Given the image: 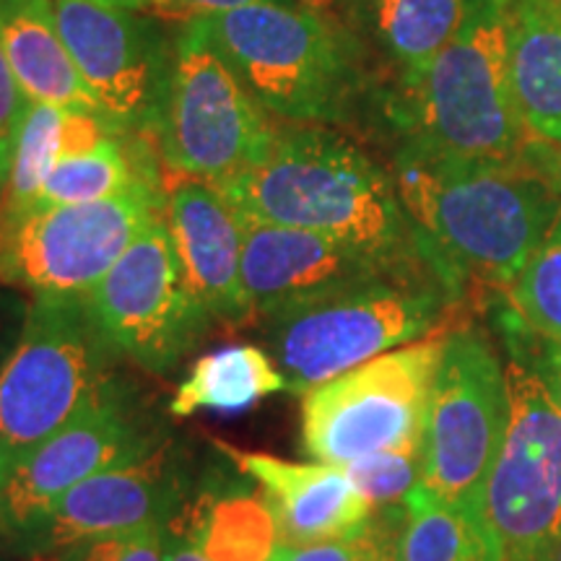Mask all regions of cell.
Wrapping results in <instances>:
<instances>
[{
  "mask_svg": "<svg viewBox=\"0 0 561 561\" xmlns=\"http://www.w3.org/2000/svg\"><path fill=\"white\" fill-rule=\"evenodd\" d=\"M107 121L100 115L26 102L3 182L0 221L24 216L53 167L68 153L100 144L102 138H107Z\"/></svg>",
  "mask_w": 561,
  "mask_h": 561,
  "instance_id": "22",
  "label": "cell"
},
{
  "mask_svg": "<svg viewBox=\"0 0 561 561\" xmlns=\"http://www.w3.org/2000/svg\"><path fill=\"white\" fill-rule=\"evenodd\" d=\"M167 525L87 538L37 561H164Z\"/></svg>",
  "mask_w": 561,
  "mask_h": 561,
  "instance_id": "30",
  "label": "cell"
},
{
  "mask_svg": "<svg viewBox=\"0 0 561 561\" xmlns=\"http://www.w3.org/2000/svg\"><path fill=\"white\" fill-rule=\"evenodd\" d=\"M138 180L140 174L133 170L128 153L115 138L107 136L91 149L62 157L42 182L32 208L81 206V203L107 201L130 191Z\"/></svg>",
  "mask_w": 561,
  "mask_h": 561,
  "instance_id": "26",
  "label": "cell"
},
{
  "mask_svg": "<svg viewBox=\"0 0 561 561\" xmlns=\"http://www.w3.org/2000/svg\"><path fill=\"white\" fill-rule=\"evenodd\" d=\"M510 0H462V19L426 73L403 91L411 144L510 159L533 144L517 112L507 53Z\"/></svg>",
  "mask_w": 561,
  "mask_h": 561,
  "instance_id": "5",
  "label": "cell"
},
{
  "mask_svg": "<svg viewBox=\"0 0 561 561\" xmlns=\"http://www.w3.org/2000/svg\"><path fill=\"white\" fill-rule=\"evenodd\" d=\"M549 561H561V536H559V541H557V546H553V551H551V557H549Z\"/></svg>",
  "mask_w": 561,
  "mask_h": 561,
  "instance_id": "38",
  "label": "cell"
},
{
  "mask_svg": "<svg viewBox=\"0 0 561 561\" xmlns=\"http://www.w3.org/2000/svg\"><path fill=\"white\" fill-rule=\"evenodd\" d=\"M161 206L151 182L140 178L115 198L32 208L0 221V284L34 297H87L159 219Z\"/></svg>",
  "mask_w": 561,
  "mask_h": 561,
  "instance_id": "11",
  "label": "cell"
},
{
  "mask_svg": "<svg viewBox=\"0 0 561 561\" xmlns=\"http://www.w3.org/2000/svg\"><path fill=\"white\" fill-rule=\"evenodd\" d=\"M541 153L546 161V170H549L553 185L561 193V144H546L541 140Z\"/></svg>",
  "mask_w": 561,
  "mask_h": 561,
  "instance_id": "36",
  "label": "cell"
},
{
  "mask_svg": "<svg viewBox=\"0 0 561 561\" xmlns=\"http://www.w3.org/2000/svg\"><path fill=\"white\" fill-rule=\"evenodd\" d=\"M261 3H297V0H157V9L153 13L170 19H203V16H216V13H229L237 9H248V5H261Z\"/></svg>",
  "mask_w": 561,
  "mask_h": 561,
  "instance_id": "32",
  "label": "cell"
},
{
  "mask_svg": "<svg viewBox=\"0 0 561 561\" xmlns=\"http://www.w3.org/2000/svg\"><path fill=\"white\" fill-rule=\"evenodd\" d=\"M193 489L191 460L178 439L167 437L138 460L91 476L62 494L11 553L37 561L87 538L170 525Z\"/></svg>",
  "mask_w": 561,
  "mask_h": 561,
  "instance_id": "14",
  "label": "cell"
},
{
  "mask_svg": "<svg viewBox=\"0 0 561 561\" xmlns=\"http://www.w3.org/2000/svg\"><path fill=\"white\" fill-rule=\"evenodd\" d=\"M462 19V0H375V26L398 70L403 91L411 89Z\"/></svg>",
  "mask_w": 561,
  "mask_h": 561,
  "instance_id": "25",
  "label": "cell"
},
{
  "mask_svg": "<svg viewBox=\"0 0 561 561\" xmlns=\"http://www.w3.org/2000/svg\"><path fill=\"white\" fill-rule=\"evenodd\" d=\"M462 289L439 271L343 280L265 314V351L286 390L305 396L375 356L458 328Z\"/></svg>",
  "mask_w": 561,
  "mask_h": 561,
  "instance_id": "3",
  "label": "cell"
},
{
  "mask_svg": "<svg viewBox=\"0 0 561 561\" xmlns=\"http://www.w3.org/2000/svg\"><path fill=\"white\" fill-rule=\"evenodd\" d=\"M167 528L187 538L208 561H271L280 546L276 517L261 489L221 481V476L195 483Z\"/></svg>",
  "mask_w": 561,
  "mask_h": 561,
  "instance_id": "20",
  "label": "cell"
},
{
  "mask_svg": "<svg viewBox=\"0 0 561 561\" xmlns=\"http://www.w3.org/2000/svg\"><path fill=\"white\" fill-rule=\"evenodd\" d=\"M507 294L525 328L561 343V214Z\"/></svg>",
  "mask_w": 561,
  "mask_h": 561,
  "instance_id": "27",
  "label": "cell"
},
{
  "mask_svg": "<svg viewBox=\"0 0 561 561\" xmlns=\"http://www.w3.org/2000/svg\"><path fill=\"white\" fill-rule=\"evenodd\" d=\"M504 367L512 413L481 512L502 561H549L561 536V401L512 341Z\"/></svg>",
  "mask_w": 561,
  "mask_h": 561,
  "instance_id": "8",
  "label": "cell"
},
{
  "mask_svg": "<svg viewBox=\"0 0 561 561\" xmlns=\"http://www.w3.org/2000/svg\"><path fill=\"white\" fill-rule=\"evenodd\" d=\"M83 299L112 348L151 375H170L214 320L187 284L164 216Z\"/></svg>",
  "mask_w": 561,
  "mask_h": 561,
  "instance_id": "13",
  "label": "cell"
},
{
  "mask_svg": "<svg viewBox=\"0 0 561 561\" xmlns=\"http://www.w3.org/2000/svg\"><path fill=\"white\" fill-rule=\"evenodd\" d=\"M549 356H546V367H541L546 371V377H549L553 392H557V398L561 401V343H553L549 341Z\"/></svg>",
  "mask_w": 561,
  "mask_h": 561,
  "instance_id": "35",
  "label": "cell"
},
{
  "mask_svg": "<svg viewBox=\"0 0 561 561\" xmlns=\"http://www.w3.org/2000/svg\"><path fill=\"white\" fill-rule=\"evenodd\" d=\"M0 47L26 102L102 117L60 37L53 0H0Z\"/></svg>",
  "mask_w": 561,
  "mask_h": 561,
  "instance_id": "19",
  "label": "cell"
},
{
  "mask_svg": "<svg viewBox=\"0 0 561 561\" xmlns=\"http://www.w3.org/2000/svg\"><path fill=\"white\" fill-rule=\"evenodd\" d=\"M359 494L375 510L398 507L411 496V491L421 483L424 468V450H396L377 453L369 458H359L341 466Z\"/></svg>",
  "mask_w": 561,
  "mask_h": 561,
  "instance_id": "29",
  "label": "cell"
},
{
  "mask_svg": "<svg viewBox=\"0 0 561 561\" xmlns=\"http://www.w3.org/2000/svg\"><path fill=\"white\" fill-rule=\"evenodd\" d=\"M58 32L83 87L115 128L140 125L157 96L153 47L133 11L94 0H53Z\"/></svg>",
  "mask_w": 561,
  "mask_h": 561,
  "instance_id": "15",
  "label": "cell"
},
{
  "mask_svg": "<svg viewBox=\"0 0 561 561\" xmlns=\"http://www.w3.org/2000/svg\"><path fill=\"white\" fill-rule=\"evenodd\" d=\"M403 504L375 510L369 525L348 538L307 546H278L271 561H398Z\"/></svg>",
  "mask_w": 561,
  "mask_h": 561,
  "instance_id": "28",
  "label": "cell"
},
{
  "mask_svg": "<svg viewBox=\"0 0 561 561\" xmlns=\"http://www.w3.org/2000/svg\"><path fill=\"white\" fill-rule=\"evenodd\" d=\"M390 172L413 224L462 284L507 289L561 214L541 140L510 159L453 157L409 140Z\"/></svg>",
  "mask_w": 561,
  "mask_h": 561,
  "instance_id": "2",
  "label": "cell"
},
{
  "mask_svg": "<svg viewBox=\"0 0 561 561\" xmlns=\"http://www.w3.org/2000/svg\"><path fill=\"white\" fill-rule=\"evenodd\" d=\"M26 110V96L21 94L13 70L5 60L3 47H0V180L5 182V172H9L11 149L16 140V130L21 117Z\"/></svg>",
  "mask_w": 561,
  "mask_h": 561,
  "instance_id": "31",
  "label": "cell"
},
{
  "mask_svg": "<svg viewBox=\"0 0 561 561\" xmlns=\"http://www.w3.org/2000/svg\"><path fill=\"white\" fill-rule=\"evenodd\" d=\"M237 214L244 231L242 286L252 320L257 322L294 299L343 280L367 278L375 273H403L318 231L280 227L242 210Z\"/></svg>",
  "mask_w": 561,
  "mask_h": 561,
  "instance_id": "16",
  "label": "cell"
},
{
  "mask_svg": "<svg viewBox=\"0 0 561 561\" xmlns=\"http://www.w3.org/2000/svg\"><path fill=\"white\" fill-rule=\"evenodd\" d=\"M280 390L286 380L268 351L250 343L224 346L193 364L170 401V416L185 419L201 409L237 413Z\"/></svg>",
  "mask_w": 561,
  "mask_h": 561,
  "instance_id": "23",
  "label": "cell"
},
{
  "mask_svg": "<svg viewBox=\"0 0 561 561\" xmlns=\"http://www.w3.org/2000/svg\"><path fill=\"white\" fill-rule=\"evenodd\" d=\"M164 421L128 382L0 471V546L24 541L62 494L164 442Z\"/></svg>",
  "mask_w": 561,
  "mask_h": 561,
  "instance_id": "12",
  "label": "cell"
},
{
  "mask_svg": "<svg viewBox=\"0 0 561 561\" xmlns=\"http://www.w3.org/2000/svg\"><path fill=\"white\" fill-rule=\"evenodd\" d=\"M164 561H208L203 553L195 549V546L187 541V538L178 536L167 528V549H164Z\"/></svg>",
  "mask_w": 561,
  "mask_h": 561,
  "instance_id": "34",
  "label": "cell"
},
{
  "mask_svg": "<svg viewBox=\"0 0 561 561\" xmlns=\"http://www.w3.org/2000/svg\"><path fill=\"white\" fill-rule=\"evenodd\" d=\"M510 413L502 356L479 328H453L426 405L421 489L445 502L481 504Z\"/></svg>",
  "mask_w": 561,
  "mask_h": 561,
  "instance_id": "10",
  "label": "cell"
},
{
  "mask_svg": "<svg viewBox=\"0 0 561 561\" xmlns=\"http://www.w3.org/2000/svg\"><path fill=\"white\" fill-rule=\"evenodd\" d=\"M161 104V157L180 180L234 178L268 151L278 128L195 21L178 37Z\"/></svg>",
  "mask_w": 561,
  "mask_h": 561,
  "instance_id": "9",
  "label": "cell"
},
{
  "mask_svg": "<svg viewBox=\"0 0 561 561\" xmlns=\"http://www.w3.org/2000/svg\"><path fill=\"white\" fill-rule=\"evenodd\" d=\"M447 333L405 343L305 392V450L318 462L346 466L424 445L426 405Z\"/></svg>",
  "mask_w": 561,
  "mask_h": 561,
  "instance_id": "7",
  "label": "cell"
},
{
  "mask_svg": "<svg viewBox=\"0 0 561 561\" xmlns=\"http://www.w3.org/2000/svg\"><path fill=\"white\" fill-rule=\"evenodd\" d=\"M0 198H3V180H0Z\"/></svg>",
  "mask_w": 561,
  "mask_h": 561,
  "instance_id": "39",
  "label": "cell"
},
{
  "mask_svg": "<svg viewBox=\"0 0 561 561\" xmlns=\"http://www.w3.org/2000/svg\"><path fill=\"white\" fill-rule=\"evenodd\" d=\"M187 284L214 320L252 322L242 286V219L219 187L180 180L161 206Z\"/></svg>",
  "mask_w": 561,
  "mask_h": 561,
  "instance_id": "17",
  "label": "cell"
},
{
  "mask_svg": "<svg viewBox=\"0 0 561 561\" xmlns=\"http://www.w3.org/2000/svg\"><path fill=\"white\" fill-rule=\"evenodd\" d=\"M24 314L26 312H19V301L13 299L9 291L0 289V364H3L5 356H9V351L13 348V343H16V339H11L13 320L24 318Z\"/></svg>",
  "mask_w": 561,
  "mask_h": 561,
  "instance_id": "33",
  "label": "cell"
},
{
  "mask_svg": "<svg viewBox=\"0 0 561 561\" xmlns=\"http://www.w3.org/2000/svg\"><path fill=\"white\" fill-rule=\"evenodd\" d=\"M398 561H502L481 504L445 502L421 489L403 502Z\"/></svg>",
  "mask_w": 561,
  "mask_h": 561,
  "instance_id": "24",
  "label": "cell"
},
{
  "mask_svg": "<svg viewBox=\"0 0 561 561\" xmlns=\"http://www.w3.org/2000/svg\"><path fill=\"white\" fill-rule=\"evenodd\" d=\"M193 21L271 117L305 125L346 112L356 89L354 47L312 5L261 3Z\"/></svg>",
  "mask_w": 561,
  "mask_h": 561,
  "instance_id": "4",
  "label": "cell"
},
{
  "mask_svg": "<svg viewBox=\"0 0 561 561\" xmlns=\"http://www.w3.org/2000/svg\"><path fill=\"white\" fill-rule=\"evenodd\" d=\"M0 561H9V559H5V553H3V551H0Z\"/></svg>",
  "mask_w": 561,
  "mask_h": 561,
  "instance_id": "40",
  "label": "cell"
},
{
  "mask_svg": "<svg viewBox=\"0 0 561 561\" xmlns=\"http://www.w3.org/2000/svg\"><path fill=\"white\" fill-rule=\"evenodd\" d=\"M507 53L523 125L561 144V0H510Z\"/></svg>",
  "mask_w": 561,
  "mask_h": 561,
  "instance_id": "21",
  "label": "cell"
},
{
  "mask_svg": "<svg viewBox=\"0 0 561 561\" xmlns=\"http://www.w3.org/2000/svg\"><path fill=\"white\" fill-rule=\"evenodd\" d=\"M216 187L255 219L333 237L388 268L439 271L462 284L413 224L392 172L333 130L276 128L255 164Z\"/></svg>",
  "mask_w": 561,
  "mask_h": 561,
  "instance_id": "1",
  "label": "cell"
},
{
  "mask_svg": "<svg viewBox=\"0 0 561 561\" xmlns=\"http://www.w3.org/2000/svg\"><path fill=\"white\" fill-rule=\"evenodd\" d=\"M87 299L34 297L0 364V471L125 380Z\"/></svg>",
  "mask_w": 561,
  "mask_h": 561,
  "instance_id": "6",
  "label": "cell"
},
{
  "mask_svg": "<svg viewBox=\"0 0 561 561\" xmlns=\"http://www.w3.org/2000/svg\"><path fill=\"white\" fill-rule=\"evenodd\" d=\"M231 466L261 489L278 525L280 546H307L348 538L364 530L375 507L364 500L341 466L289 462L214 442Z\"/></svg>",
  "mask_w": 561,
  "mask_h": 561,
  "instance_id": "18",
  "label": "cell"
},
{
  "mask_svg": "<svg viewBox=\"0 0 561 561\" xmlns=\"http://www.w3.org/2000/svg\"><path fill=\"white\" fill-rule=\"evenodd\" d=\"M94 3L112 5V9H125V11H153L157 9V0H94Z\"/></svg>",
  "mask_w": 561,
  "mask_h": 561,
  "instance_id": "37",
  "label": "cell"
}]
</instances>
